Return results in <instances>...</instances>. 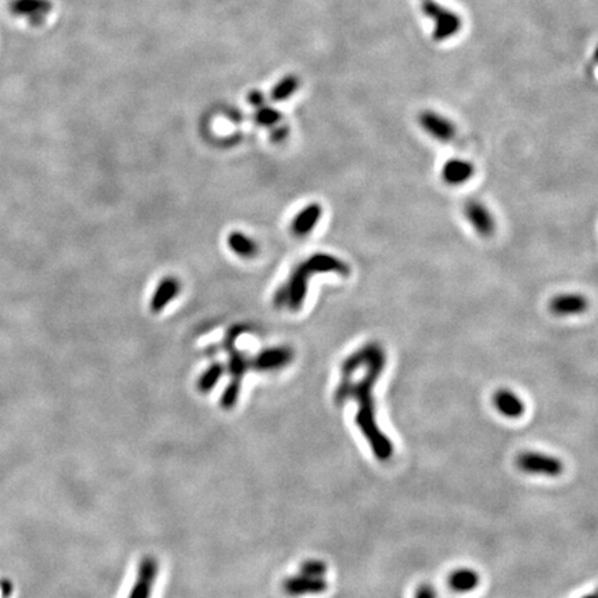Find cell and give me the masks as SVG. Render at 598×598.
Segmentation results:
<instances>
[{
  "instance_id": "1",
  "label": "cell",
  "mask_w": 598,
  "mask_h": 598,
  "mask_svg": "<svg viewBox=\"0 0 598 598\" xmlns=\"http://www.w3.org/2000/svg\"><path fill=\"white\" fill-rule=\"evenodd\" d=\"M387 365V356L384 348L380 345L373 353L366 365V374L358 382H353L350 390V397L359 403V410L355 415V422L363 437L368 439V445L380 461L391 460L395 452L391 439L387 437L375 421V405L373 397V388L378 381Z\"/></svg>"
},
{
  "instance_id": "2",
  "label": "cell",
  "mask_w": 598,
  "mask_h": 598,
  "mask_svg": "<svg viewBox=\"0 0 598 598\" xmlns=\"http://www.w3.org/2000/svg\"><path fill=\"white\" fill-rule=\"evenodd\" d=\"M422 11L427 17L434 20L432 38L437 42L447 41L460 32L462 26L460 16L450 9L443 7L435 0H424Z\"/></svg>"
},
{
  "instance_id": "3",
  "label": "cell",
  "mask_w": 598,
  "mask_h": 598,
  "mask_svg": "<svg viewBox=\"0 0 598 598\" xmlns=\"http://www.w3.org/2000/svg\"><path fill=\"white\" fill-rule=\"evenodd\" d=\"M515 462L525 474L557 478L564 472V464L558 457L539 452H524L517 457Z\"/></svg>"
},
{
  "instance_id": "4",
  "label": "cell",
  "mask_w": 598,
  "mask_h": 598,
  "mask_svg": "<svg viewBox=\"0 0 598 598\" xmlns=\"http://www.w3.org/2000/svg\"><path fill=\"white\" fill-rule=\"evenodd\" d=\"M53 10L51 0H10L9 11L16 17H24L34 26H41Z\"/></svg>"
},
{
  "instance_id": "5",
  "label": "cell",
  "mask_w": 598,
  "mask_h": 598,
  "mask_svg": "<svg viewBox=\"0 0 598 598\" xmlns=\"http://www.w3.org/2000/svg\"><path fill=\"white\" fill-rule=\"evenodd\" d=\"M294 360V350L290 346H275L262 350L253 360H250V368L256 371H275L287 368Z\"/></svg>"
},
{
  "instance_id": "6",
  "label": "cell",
  "mask_w": 598,
  "mask_h": 598,
  "mask_svg": "<svg viewBox=\"0 0 598 598\" xmlns=\"http://www.w3.org/2000/svg\"><path fill=\"white\" fill-rule=\"evenodd\" d=\"M158 575V562L154 557L147 555L138 564V577L128 598H150L153 586Z\"/></svg>"
},
{
  "instance_id": "7",
  "label": "cell",
  "mask_w": 598,
  "mask_h": 598,
  "mask_svg": "<svg viewBox=\"0 0 598 598\" xmlns=\"http://www.w3.org/2000/svg\"><path fill=\"white\" fill-rule=\"evenodd\" d=\"M420 126L432 138L439 141H450L456 138V126L446 116H440L435 111L427 110L418 116Z\"/></svg>"
},
{
  "instance_id": "8",
  "label": "cell",
  "mask_w": 598,
  "mask_h": 598,
  "mask_svg": "<svg viewBox=\"0 0 598 598\" xmlns=\"http://www.w3.org/2000/svg\"><path fill=\"white\" fill-rule=\"evenodd\" d=\"M328 587L324 577L295 575L287 577L283 582V592L290 597H300L308 594H322Z\"/></svg>"
},
{
  "instance_id": "9",
  "label": "cell",
  "mask_w": 598,
  "mask_h": 598,
  "mask_svg": "<svg viewBox=\"0 0 598 598\" xmlns=\"http://www.w3.org/2000/svg\"><path fill=\"white\" fill-rule=\"evenodd\" d=\"M464 213L471 223V226L482 237H490L496 230L495 219L490 211L483 206L482 203L477 200H470L465 207Z\"/></svg>"
},
{
  "instance_id": "10",
  "label": "cell",
  "mask_w": 598,
  "mask_h": 598,
  "mask_svg": "<svg viewBox=\"0 0 598 598\" xmlns=\"http://www.w3.org/2000/svg\"><path fill=\"white\" fill-rule=\"evenodd\" d=\"M589 306L587 299L582 294H559L550 300L549 308L552 313L557 316H572V315H582L586 312Z\"/></svg>"
},
{
  "instance_id": "11",
  "label": "cell",
  "mask_w": 598,
  "mask_h": 598,
  "mask_svg": "<svg viewBox=\"0 0 598 598\" xmlns=\"http://www.w3.org/2000/svg\"><path fill=\"white\" fill-rule=\"evenodd\" d=\"M305 262L313 275L315 273H337L341 276H348L350 273V268L346 262L330 253H315L310 258H308Z\"/></svg>"
},
{
  "instance_id": "12",
  "label": "cell",
  "mask_w": 598,
  "mask_h": 598,
  "mask_svg": "<svg viewBox=\"0 0 598 598\" xmlns=\"http://www.w3.org/2000/svg\"><path fill=\"white\" fill-rule=\"evenodd\" d=\"M475 173V168L470 161L453 158L449 160L442 168V179L449 186H460L471 181Z\"/></svg>"
},
{
  "instance_id": "13",
  "label": "cell",
  "mask_w": 598,
  "mask_h": 598,
  "mask_svg": "<svg viewBox=\"0 0 598 598\" xmlns=\"http://www.w3.org/2000/svg\"><path fill=\"white\" fill-rule=\"evenodd\" d=\"M493 406L507 418H520L525 413V403L522 399L510 390H499L493 395Z\"/></svg>"
},
{
  "instance_id": "14",
  "label": "cell",
  "mask_w": 598,
  "mask_h": 598,
  "mask_svg": "<svg viewBox=\"0 0 598 598\" xmlns=\"http://www.w3.org/2000/svg\"><path fill=\"white\" fill-rule=\"evenodd\" d=\"M322 215L323 208L320 204L312 203V204L306 206L294 218L293 225H291V230L299 237H303V235L309 234L318 226Z\"/></svg>"
},
{
  "instance_id": "15",
  "label": "cell",
  "mask_w": 598,
  "mask_h": 598,
  "mask_svg": "<svg viewBox=\"0 0 598 598\" xmlns=\"http://www.w3.org/2000/svg\"><path fill=\"white\" fill-rule=\"evenodd\" d=\"M181 291V283L175 277H165L161 283L157 285L151 300L150 309L154 313H160L162 309L172 302Z\"/></svg>"
},
{
  "instance_id": "16",
  "label": "cell",
  "mask_w": 598,
  "mask_h": 598,
  "mask_svg": "<svg viewBox=\"0 0 598 598\" xmlns=\"http://www.w3.org/2000/svg\"><path fill=\"white\" fill-rule=\"evenodd\" d=\"M380 344L370 343L366 345L359 348L356 352L349 355L341 365V378H352L353 373L368 365V360L371 359L373 353L377 350Z\"/></svg>"
},
{
  "instance_id": "17",
  "label": "cell",
  "mask_w": 598,
  "mask_h": 598,
  "mask_svg": "<svg viewBox=\"0 0 598 598\" xmlns=\"http://www.w3.org/2000/svg\"><path fill=\"white\" fill-rule=\"evenodd\" d=\"M480 582H481L480 574L470 568L456 569L449 575V579H447L449 587L456 593L474 592L480 586Z\"/></svg>"
},
{
  "instance_id": "18",
  "label": "cell",
  "mask_w": 598,
  "mask_h": 598,
  "mask_svg": "<svg viewBox=\"0 0 598 598\" xmlns=\"http://www.w3.org/2000/svg\"><path fill=\"white\" fill-rule=\"evenodd\" d=\"M228 244L233 253L241 258H253L258 253V245L253 240L241 231H231L228 237Z\"/></svg>"
},
{
  "instance_id": "19",
  "label": "cell",
  "mask_w": 598,
  "mask_h": 598,
  "mask_svg": "<svg viewBox=\"0 0 598 598\" xmlns=\"http://www.w3.org/2000/svg\"><path fill=\"white\" fill-rule=\"evenodd\" d=\"M228 350H229V363H228V370L230 373L231 380L233 381H243L245 373L250 368V359L245 356V353L237 350L233 345H228Z\"/></svg>"
},
{
  "instance_id": "20",
  "label": "cell",
  "mask_w": 598,
  "mask_h": 598,
  "mask_svg": "<svg viewBox=\"0 0 598 598\" xmlns=\"http://www.w3.org/2000/svg\"><path fill=\"white\" fill-rule=\"evenodd\" d=\"M298 76L295 75H285L281 81H278L276 85L273 86L270 96L273 101H285L287 98H290L294 93L298 91L299 88Z\"/></svg>"
},
{
  "instance_id": "21",
  "label": "cell",
  "mask_w": 598,
  "mask_h": 598,
  "mask_svg": "<svg viewBox=\"0 0 598 598\" xmlns=\"http://www.w3.org/2000/svg\"><path fill=\"white\" fill-rule=\"evenodd\" d=\"M225 373V368L221 363H213L200 375L197 380V391L208 393L215 388Z\"/></svg>"
},
{
  "instance_id": "22",
  "label": "cell",
  "mask_w": 598,
  "mask_h": 598,
  "mask_svg": "<svg viewBox=\"0 0 598 598\" xmlns=\"http://www.w3.org/2000/svg\"><path fill=\"white\" fill-rule=\"evenodd\" d=\"M240 391H241V382L230 380V382L228 384V387L225 388V391L221 396V407H223L225 410L233 409L238 402Z\"/></svg>"
},
{
  "instance_id": "23",
  "label": "cell",
  "mask_w": 598,
  "mask_h": 598,
  "mask_svg": "<svg viewBox=\"0 0 598 598\" xmlns=\"http://www.w3.org/2000/svg\"><path fill=\"white\" fill-rule=\"evenodd\" d=\"M255 121L262 125V126H275L278 125L281 121V114L269 107V106H260L256 108V114H255Z\"/></svg>"
},
{
  "instance_id": "24",
  "label": "cell",
  "mask_w": 598,
  "mask_h": 598,
  "mask_svg": "<svg viewBox=\"0 0 598 598\" xmlns=\"http://www.w3.org/2000/svg\"><path fill=\"white\" fill-rule=\"evenodd\" d=\"M300 574L312 577H324L327 574V565L320 559H306L300 564Z\"/></svg>"
},
{
  "instance_id": "25",
  "label": "cell",
  "mask_w": 598,
  "mask_h": 598,
  "mask_svg": "<svg viewBox=\"0 0 598 598\" xmlns=\"http://www.w3.org/2000/svg\"><path fill=\"white\" fill-rule=\"evenodd\" d=\"M415 598H437V592L431 584L424 583L418 586Z\"/></svg>"
},
{
  "instance_id": "26",
  "label": "cell",
  "mask_w": 598,
  "mask_h": 598,
  "mask_svg": "<svg viewBox=\"0 0 598 598\" xmlns=\"http://www.w3.org/2000/svg\"><path fill=\"white\" fill-rule=\"evenodd\" d=\"M248 101H250V104L253 106L255 108H258V107H260V106L265 104V97H263L262 93L255 91V92L250 93Z\"/></svg>"
},
{
  "instance_id": "27",
  "label": "cell",
  "mask_w": 598,
  "mask_h": 598,
  "mask_svg": "<svg viewBox=\"0 0 598 598\" xmlns=\"http://www.w3.org/2000/svg\"><path fill=\"white\" fill-rule=\"evenodd\" d=\"M0 592H1L3 597H9L13 593V583L7 579H1L0 580Z\"/></svg>"
},
{
  "instance_id": "28",
  "label": "cell",
  "mask_w": 598,
  "mask_h": 598,
  "mask_svg": "<svg viewBox=\"0 0 598 598\" xmlns=\"http://www.w3.org/2000/svg\"><path fill=\"white\" fill-rule=\"evenodd\" d=\"M288 128H285V126H281V128H277L276 131L273 132V135H272V138L275 140V141H283L284 138H287L288 136Z\"/></svg>"
},
{
  "instance_id": "29",
  "label": "cell",
  "mask_w": 598,
  "mask_h": 598,
  "mask_svg": "<svg viewBox=\"0 0 598 598\" xmlns=\"http://www.w3.org/2000/svg\"><path fill=\"white\" fill-rule=\"evenodd\" d=\"M583 598H596V594H589V596H584Z\"/></svg>"
}]
</instances>
